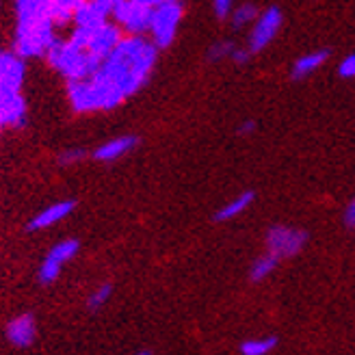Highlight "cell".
I'll list each match as a JSON object with an SVG mask.
<instances>
[{"mask_svg": "<svg viewBox=\"0 0 355 355\" xmlns=\"http://www.w3.org/2000/svg\"><path fill=\"white\" fill-rule=\"evenodd\" d=\"M236 0H212V13H215L217 20H227L230 13L234 11Z\"/></svg>", "mask_w": 355, "mask_h": 355, "instance_id": "cell-23", "label": "cell"}, {"mask_svg": "<svg viewBox=\"0 0 355 355\" xmlns=\"http://www.w3.org/2000/svg\"><path fill=\"white\" fill-rule=\"evenodd\" d=\"M158 48L146 35H126L92 76L67 80V100L78 115L113 111L144 89L156 67Z\"/></svg>", "mask_w": 355, "mask_h": 355, "instance_id": "cell-1", "label": "cell"}, {"mask_svg": "<svg viewBox=\"0 0 355 355\" xmlns=\"http://www.w3.org/2000/svg\"><path fill=\"white\" fill-rule=\"evenodd\" d=\"M254 55H252V52L250 50H247V46L245 48H234V52H232V57H230V61H232V63H236V65H245L247 61H250Z\"/></svg>", "mask_w": 355, "mask_h": 355, "instance_id": "cell-27", "label": "cell"}, {"mask_svg": "<svg viewBox=\"0 0 355 355\" xmlns=\"http://www.w3.org/2000/svg\"><path fill=\"white\" fill-rule=\"evenodd\" d=\"M111 295H113V286H111V284H100V286L87 297V308L92 310V312L104 308L106 304H109Z\"/></svg>", "mask_w": 355, "mask_h": 355, "instance_id": "cell-22", "label": "cell"}, {"mask_svg": "<svg viewBox=\"0 0 355 355\" xmlns=\"http://www.w3.org/2000/svg\"><path fill=\"white\" fill-rule=\"evenodd\" d=\"M7 340L17 347V349H26L35 343L37 338V323H35V316L33 314H20V316H13L11 321L7 323Z\"/></svg>", "mask_w": 355, "mask_h": 355, "instance_id": "cell-12", "label": "cell"}, {"mask_svg": "<svg viewBox=\"0 0 355 355\" xmlns=\"http://www.w3.org/2000/svg\"><path fill=\"white\" fill-rule=\"evenodd\" d=\"M338 76L345 80H355V52H351L338 63Z\"/></svg>", "mask_w": 355, "mask_h": 355, "instance_id": "cell-24", "label": "cell"}, {"mask_svg": "<svg viewBox=\"0 0 355 355\" xmlns=\"http://www.w3.org/2000/svg\"><path fill=\"white\" fill-rule=\"evenodd\" d=\"M137 146H139V137H135V135L115 137L111 141H104L102 146H98L94 150V158L98 163H115L119 158L128 156Z\"/></svg>", "mask_w": 355, "mask_h": 355, "instance_id": "cell-14", "label": "cell"}, {"mask_svg": "<svg viewBox=\"0 0 355 355\" xmlns=\"http://www.w3.org/2000/svg\"><path fill=\"white\" fill-rule=\"evenodd\" d=\"M80 250V243L76 239H65V241H59L52 250L46 254L44 262L40 264V271H37V279L40 284H44V286H48V284H55L63 271V266L74 260L76 254Z\"/></svg>", "mask_w": 355, "mask_h": 355, "instance_id": "cell-8", "label": "cell"}, {"mask_svg": "<svg viewBox=\"0 0 355 355\" xmlns=\"http://www.w3.org/2000/svg\"><path fill=\"white\" fill-rule=\"evenodd\" d=\"M28 119V106L22 92L0 89V132L9 128H24Z\"/></svg>", "mask_w": 355, "mask_h": 355, "instance_id": "cell-9", "label": "cell"}, {"mask_svg": "<svg viewBox=\"0 0 355 355\" xmlns=\"http://www.w3.org/2000/svg\"><path fill=\"white\" fill-rule=\"evenodd\" d=\"M236 44L234 42H230V40H219L215 42L210 48H208V61L210 63H221V61H227L230 57H232V52H234Z\"/></svg>", "mask_w": 355, "mask_h": 355, "instance_id": "cell-21", "label": "cell"}, {"mask_svg": "<svg viewBox=\"0 0 355 355\" xmlns=\"http://www.w3.org/2000/svg\"><path fill=\"white\" fill-rule=\"evenodd\" d=\"M87 154H85V150H80V148H72V150H65V152H61L59 154V163L61 165H76V163H80L83 158H85Z\"/></svg>", "mask_w": 355, "mask_h": 355, "instance_id": "cell-25", "label": "cell"}, {"mask_svg": "<svg viewBox=\"0 0 355 355\" xmlns=\"http://www.w3.org/2000/svg\"><path fill=\"white\" fill-rule=\"evenodd\" d=\"M256 202V193L254 191H243L239 195H234L232 200L225 202L217 212H215V221L225 223V221H232L236 217H241L245 210H250V206Z\"/></svg>", "mask_w": 355, "mask_h": 355, "instance_id": "cell-16", "label": "cell"}, {"mask_svg": "<svg viewBox=\"0 0 355 355\" xmlns=\"http://www.w3.org/2000/svg\"><path fill=\"white\" fill-rule=\"evenodd\" d=\"M264 243H266V252L277 256L279 260L293 258L306 247L308 232L293 225H271L266 230Z\"/></svg>", "mask_w": 355, "mask_h": 355, "instance_id": "cell-7", "label": "cell"}, {"mask_svg": "<svg viewBox=\"0 0 355 355\" xmlns=\"http://www.w3.org/2000/svg\"><path fill=\"white\" fill-rule=\"evenodd\" d=\"M329 59V50H312V52H306V55H301L295 59L293 67H291V78L293 80H306L310 76H314L318 69H321Z\"/></svg>", "mask_w": 355, "mask_h": 355, "instance_id": "cell-15", "label": "cell"}, {"mask_svg": "<svg viewBox=\"0 0 355 355\" xmlns=\"http://www.w3.org/2000/svg\"><path fill=\"white\" fill-rule=\"evenodd\" d=\"M343 223L349 227V230H355V198H351L343 210Z\"/></svg>", "mask_w": 355, "mask_h": 355, "instance_id": "cell-26", "label": "cell"}, {"mask_svg": "<svg viewBox=\"0 0 355 355\" xmlns=\"http://www.w3.org/2000/svg\"><path fill=\"white\" fill-rule=\"evenodd\" d=\"M282 26H284V11L279 7L271 5L262 9L254 20V24L250 26V33H247V50H250L252 55H258V52L266 50L275 42Z\"/></svg>", "mask_w": 355, "mask_h": 355, "instance_id": "cell-5", "label": "cell"}, {"mask_svg": "<svg viewBox=\"0 0 355 355\" xmlns=\"http://www.w3.org/2000/svg\"><path fill=\"white\" fill-rule=\"evenodd\" d=\"M260 9L254 3H241L234 7V11L230 13V24H232L234 31H243V28H250L254 24V20L258 17Z\"/></svg>", "mask_w": 355, "mask_h": 355, "instance_id": "cell-18", "label": "cell"}, {"mask_svg": "<svg viewBox=\"0 0 355 355\" xmlns=\"http://www.w3.org/2000/svg\"><path fill=\"white\" fill-rule=\"evenodd\" d=\"M85 0H50V11H52V20L57 26H65L74 20V13Z\"/></svg>", "mask_w": 355, "mask_h": 355, "instance_id": "cell-17", "label": "cell"}, {"mask_svg": "<svg viewBox=\"0 0 355 355\" xmlns=\"http://www.w3.org/2000/svg\"><path fill=\"white\" fill-rule=\"evenodd\" d=\"M152 11L154 9L141 5L139 0H115L111 22H115L123 35H146L150 31Z\"/></svg>", "mask_w": 355, "mask_h": 355, "instance_id": "cell-6", "label": "cell"}, {"mask_svg": "<svg viewBox=\"0 0 355 355\" xmlns=\"http://www.w3.org/2000/svg\"><path fill=\"white\" fill-rule=\"evenodd\" d=\"M115 7V0H85L74 13L76 28H94L111 20V11Z\"/></svg>", "mask_w": 355, "mask_h": 355, "instance_id": "cell-11", "label": "cell"}, {"mask_svg": "<svg viewBox=\"0 0 355 355\" xmlns=\"http://www.w3.org/2000/svg\"><path fill=\"white\" fill-rule=\"evenodd\" d=\"M137 355H150L148 351H141V353H137Z\"/></svg>", "mask_w": 355, "mask_h": 355, "instance_id": "cell-30", "label": "cell"}, {"mask_svg": "<svg viewBox=\"0 0 355 355\" xmlns=\"http://www.w3.org/2000/svg\"><path fill=\"white\" fill-rule=\"evenodd\" d=\"M184 17V5L182 0H173L163 7H158L152 11V20H150V42L158 48H169L175 42L178 28L182 24Z\"/></svg>", "mask_w": 355, "mask_h": 355, "instance_id": "cell-4", "label": "cell"}, {"mask_svg": "<svg viewBox=\"0 0 355 355\" xmlns=\"http://www.w3.org/2000/svg\"><path fill=\"white\" fill-rule=\"evenodd\" d=\"M57 42V24L52 20L50 0H15L13 50L22 59L46 57Z\"/></svg>", "mask_w": 355, "mask_h": 355, "instance_id": "cell-3", "label": "cell"}, {"mask_svg": "<svg viewBox=\"0 0 355 355\" xmlns=\"http://www.w3.org/2000/svg\"><path fill=\"white\" fill-rule=\"evenodd\" d=\"M277 264H279V258L277 256H273V254H262L260 258H256L254 260V264H252V269H250V279L252 282H264L266 277H271L273 275V271L277 269Z\"/></svg>", "mask_w": 355, "mask_h": 355, "instance_id": "cell-19", "label": "cell"}, {"mask_svg": "<svg viewBox=\"0 0 355 355\" xmlns=\"http://www.w3.org/2000/svg\"><path fill=\"white\" fill-rule=\"evenodd\" d=\"M121 37L123 33L111 20L94 28L74 26L67 37H57L44 59L65 80H80L96 72Z\"/></svg>", "mask_w": 355, "mask_h": 355, "instance_id": "cell-2", "label": "cell"}, {"mask_svg": "<svg viewBox=\"0 0 355 355\" xmlns=\"http://www.w3.org/2000/svg\"><path fill=\"white\" fill-rule=\"evenodd\" d=\"M277 347L275 336H262V338H247L241 343V355H269Z\"/></svg>", "mask_w": 355, "mask_h": 355, "instance_id": "cell-20", "label": "cell"}, {"mask_svg": "<svg viewBox=\"0 0 355 355\" xmlns=\"http://www.w3.org/2000/svg\"><path fill=\"white\" fill-rule=\"evenodd\" d=\"M74 208H76V202H72V200H61V202L50 204L28 221V230L31 232H37V230H48L52 225H57L72 215Z\"/></svg>", "mask_w": 355, "mask_h": 355, "instance_id": "cell-13", "label": "cell"}, {"mask_svg": "<svg viewBox=\"0 0 355 355\" xmlns=\"http://www.w3.org/2000/svg\"><path fill=\"white\" fill-rule=\"evenodd\" d=\"M141 5H146V7H150V9H158V7H163V5H167V3H173V0H139Z\"/></svg>", "mask_w": 355, "mask_h": 355, "instance_id": "cell-29", "label": "cell"}, {"mask_svg": "<svg viewBox=\"0 0 355 355\" xmlns=\"http://www.w3.org/2000/svg\"><path fill=\"white\" fill-rule=\"evenodd\" d=\"M26 78V59L15 50H0V89L22 92Z\"/></svg>", "mask_w": 355, "mask_h": 355, "instance_id": "cell-10", "label": "cell"}, {"mask_svg": "<svg viewBox=\"0 0 355 355\" xmlns=\"http://www.w3.org/2000/svg\"><path fill=\"white\" fill-rule=\"evenodd\" d=\"M241 137H250V135H254L256 132V121L254 119H245L241 126H239V130H236Z\"/></svg>", "mask_w": 355, "mask_h": 355, "instance_id": "cell-28", "label": "cell"}]
</instances>
